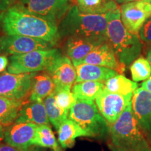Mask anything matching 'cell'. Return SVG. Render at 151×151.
<instances>
[{
	"label": "cell",
	"instance_id": "3957f363",
	"mask_svg": "<svg viewBox=\"0 0 151 151\" xmlns=\"http://www.w3.org/2000/svg\"><path fill=\"white\" fill-rule=\"evenodd\" d=\"M107 39L119 62L125 67L137 59L142 50L139 35L128 31L122 23L120 6L109 14Z\"/></svg>",
	"mask_w": 151,
	"mask_h": 151
},
{
	"label": "cell",
	"instance_id": "9c48e42d",
	"mask_svg": "<svg viewBox=\"0 0 151 151\" xmlns=\"http://www.w3.org/2000/svg\"><path fill=\"white\" fill-rule=\"evenodd\" d=\"M35 73L0 74V97L24 99L30 93Z\"/></svg>",
	"mask_w": 151,
	"mask_h": 151
},
{
	"label": "cell",
	"instance_id": "30bf717a",
	"mask_svg": "<svg viewBox=\"0 0 151 151\" xmlns=\"http://www.w3.org/2000/svg\"><path fill=\"white\" fill-rule=\"evenodd\" d=\"M121 20L131 33L139 35L141 28L151 17V4L148 0L131 1L120 6Z\"/></svg>",
	"mask_w": 151,
	"mask_h": 151
},
{
	"label": "cell",
	"instance_id": "277c9868",
	"mask_svg": "<svg viewBox=\"0 0 151 151\" xmlns=\"http://www.w3.org/2000/svg\"><path fill=\"white\" fill-rule=\"evenodd\" d=\"M109 128L113 146L127 150H151L148 134L134 114L132 102Z\"/></svg>",
	"mask_w": 151,
	"mask_h": 151
},
{
	"label": "cell",
	"instance_id": "836d02e7",
	"mask_svg": "<svg viewBox=\"0 0 151 151\" xmlns=\"http://www.w3.org/2000/svg\"><path fill=\"white\" fill-rule=\"evenodd\" d=\"M4 141V129L1 124H0V143Z\"/></svg>",
	"mask_w": 151,
	"mask_h": 151
},
{
	"label": "cell",
	"instance_id": "d6a6232c",
	"mask_svg": "<svg viewBox=\"0 0 151 151\" xmlns=\"http://www.w3.org/2000/svg\"><path fill=\"white\" fill-rule=\"evenodd\" d=\"M113 151H151V150H127V149L116 148V147H112Z\"/></svg>",
	"mask_w": 151,
	"mask_h": 151
},
{
	"label": "cell",
	"instance_id": "6da1fadb",
	"mask_svg": "<svg viewBox=\"0 0 151 151\" xmlns=\"http://www.w3.org/2000/svg\"><path fill=\"white\" fill-rule=\"evenodd\" d=\"M0 27L5 35L42 39L54 46L60 39L56 23L28 12L16 4L1 11Z\"/></svg>",
	"mask_w": 151,
	"mask_h": 151
},
{
	"label": "cell",
	"instance_id": "5b68a950",
	"mask_svg": "<svg viewBox=\"0 0 151 151\" xmlns=\"http://www.w3.org/2000/svg\"><path fill=\"white\" fill-rule=\"evenodd\" d=\"M68 118L83 130L86 137L103 138L109 133V124L94 101L77 100L69 111Z\"/></svg>",
	"mask_w": 151,
	"mask_h": 151
},
{
	"label": "cell",
	"instance_id": "cb8c5ba5",
	"mask_svg": "<svg viewBox=\"0 0 151 151\" xmlns=\"http://www.w3.org/2000/svg\"><path fill=\"white\" fill-rule=\"evenodd\" d=\"M138 85L123 75H116L104 82V89L113 93L124 96H132L137 89Z\"/></svg>",
	"mask_w": 151,
	"mask_h": 151
},
{
	"label": "cell",
	"instance_id": "83f0119b",
	"mask_svg": "<svg viewBox=\"0 0 151 151\" xmlns=\"http://www.w3.org/2000/svg\"><path fill=\"white\" fill-rule=\"evenodd\" d=\"M54 94L58 105L69 112L77 101L72 92H71V88H56Z\"/></svg>",
	"mask_w": 151,
	"mask_h": 151
},
{
	"label": "cell",
	"instance_id": "f1b7e54d",
	"mask_svg": "<svg viewBox=\"0 0 151 151\" xmlns=\"http://www.w3.org/2000/svg\"><path fill=\"white\" fill-rule=\"evenodd\" d=\"M139 37L142 43H145L148 47L151 46V17L146 20L141 28Z\"/></svg>",
	"mask_w": 151,
	"mask_h": 151
},
{
	"label": "cell",
	"instance_id": "ffe728a7",
	"mask_svg": "<svg viewBox=\"0 0 151 151\" xmlns=\"http://www.w3.org/2000/svg\"><path fill=\"white\" fill-rule=\"evenodd\" d=\"M58 141L63 148H71L77 137H86L83 130L70 119L65 120L58 129Z\"/></svg>",
	"mask_w": 151,
	"mask_h": 151
},
{
	"label": "cell",
	"instance_id": "44dd1931",
	"mask_svg": "<svg viewBox=\"0 0 151 151\" xmlns=\"http://www.w3.org/2000/svg\"><path fill=\"white\" fill-rule=\"evenodd\" d=\"M76 5L85 14H105L118 8L115 0H77Z\"/></svg>",
	"mask_w": 151,
	"mask_h": 151
},
{
	"label": "cell",
	"instance_id": "7402d4cb",
	"mask_svg": "<svg viewBox=\"0 0 151 151\" xmlns=\"http://www.w3.org/2000/svg\"><path fill=\"white\" fill-rule=\"evenodd\" d=\"M104 89V82L83 81L75 83L71 92L76 100L93 101Z\"/></svg>",
	"mask_w": 151,
	"mask_h": 151
},
{
	"label": "cell",
	"instance_id": "f546056e",
	"mask_svg": "<svg viewBox=\"0 0 151 151\" xmlns=\"http://www.w3.org/2000/svg\"><path fill=\"white\" fill-rule=\"evenodd\" d=\"M9 65V58L6 55H0V73L4 72Z\"/></svg>",
	"mask_w": 151,
	"mask_h": 151
},
{
	"label": "cell",
	"instance_id": "ba28073f",
	"mask_svg": "<svg viewBox=\"0 0 151 151\" xmlns=\"http://www.w3.org/2000/svg\"><path fill=\"white\" fill-rule=\"evenodd\" d=\"M54 45L42 39L20 35H5L0 37V53L18 55L34 51L53 48Z\"/></svg>",
	"mask_w": 151,
	"mask_h": 151
},
{
	"label": "cell",
	"instance_id": "f35d334b",
	"mask_svg": "<svg viewBox=\"0 0 151 151\" xmlns=\"http://www.w3.org/2000/svg\"><path fill=\"white\" fill-rule=\"evenodd\" d=\"M76 1H77V0H71V1H72V2H74L75 4H76Z\"/></svg>",
	"mask_w": 151,
	"mask_h": 151
},
{
	"label": "cell",
	"instance_id": "2e32d148",
	"mask_svg": "<svg viewBox=\"0 0 151 151\" xmlns=\"http://www.w3.org/2000/svg\"><path fill=\"white\" fill-rule=\"evenodd\" d=\"M106 42L91 38L82 37H68L66 42L67 55L72 61L74 67L80 65L86 57L101 43Z\"/></svg>",
	"mask_w": 151,
	"mask_h": 151
},
{
	"label": "cell",
	"instance_id": "4316f807",
	"mask_svg": "<svg viewBox=\"0 0 151 151\" xmlns=\"http://www.w3.org/2000/svg\"><path fill=\"white\" fill-rule=\"evenodd\" d=\"M132 78L135 82L146 81L151 76V65L146 58H138L129 67Z\"/></svg>",
	"mask_w": 151,
	"mask_h": 151
},
{
	"label": "cell",
	"instance_id": "e575fe53",
	"mask_svg": "<svg viewBox=\"0 0 151 151\" xmlns=\"http://www.w3.org/2000/svg\"><path fill=\"white\" fill-rule=\"evenodd\" d=\"M8 8H9V6L5 3L3 0H0V10L3 11Z\"/></svg>",
	"mask_w": 151,
	"mask_h": 151
},
{
	"label": "cell",
	"instance_id": "9a60e30c",
	"mask_svg": "<svg viewBox=\"0 0 151 151\" xmlns=\"http://www.w3.org/2000/svg\"><path fill=\"white\" fill-rule=\"evenodd\" d=\"M134 114L147 134L151 132V92L143 88H137L132 99Z\"/></svg>",
	"mask_w": 151,
	"mask_h": 151
},
{
	"label": "cell",
	"instance_id": "4dcf8cb0",
	"mask_svg": "<svg viewBox=\"0 0 151 151\" xmlns=\"http://www.w3.org/2000/svg\"><path fill=\"white\" fill-rule=\"evenodd\" d=\"M0 151H31L29 148L27 149H20L16 148V147L11 146L9 144H4V143H0Z\"/></svg>",
	"mask_w": 151,
	"mask_h": 151
},
{
	"label": "cell",
	"instance_id": "4fadbf2b",
	"mask_svg": "<svg viewBox=\"0 0 151 151\" xmlns=\"http://www.w3.org/2000/svg\"><path fill=\"white\" fill-rule=\"evenodd\" d=\"M37 124L15 122L4 129V141L11 146L27 149L34 145Z\"/></svg>",
	"mask_w": 151,
	"mask_h": 151
},
{
	"label": "cell",
	"instance_id": "8fae6325",
	"mask_svg": "<svg viewBox=\"0 0 151 151\" xmlns=\"http://www.w3.org/2000/svg\"><path fill=\"white\" fill-rule=\"evenodd\" d=\"M132 96L110 92L105 89L96 98V105L109 125L118 120L127 106L132 102Z\"/></svg>",
	"mask_w": 151,
	"mask_h": 151
},
{
	"label": "cell",
	"instance_id": "1f68e13d",
	"mask_svg": "<svg viewBox=\"0 0 151 151\" xmlns=\"http://www.w3.org/2000/svg\"><path fill=\"white\" fill-rule=\"evenodd\" d=\"M141 88L146 90L147 91L151 92V76H150V78L145 81H143L142 84H141Z\"/></svg>",
	"mask_w": 151,
	"mask_h": 151
},
{
	"label": "cell",
	"instance_id": "74e56055",
	"mask_svg": "<svg viewBox=\"0 0 151 151\" xmlns=\"http://www.w3.org/2000/svg\"><path fill=\"white\" fill-rule=\"evenodd\" d=\"M147 58L146 59L148 60V62H150V65H151V46L149 47L148 50V52H147Z\"/></svg>",
	"mask_w": 151,
	"mask_h": 151
},
{
	"label": "cell",
	"instance_id": "ac0fdd59",
	"mask_svg": "<svg viewBox=\"0 0 151 151\" xmlns=\"http://www.w3.org/2000/svg\"><path fill=\"white\" fill-rule=\"evenodd\" d=\"M76 83L83 81H101L105 82L111 77L118 75V72L109 68L89 64H80L76 66Z\"/></svg>",
	"mask_w": 151,
	"mask_h": 151
},
{
	"label": "cell",
	"instance_id": "8d00e7d4",
	"mask_svg": "<svg viewBox=\"0 0 151 151\" xmlns=\"http://www.w3.org/2000/svg\"><path fill=\"white\" fill-rule=\"evenodd\" d=\"M3 1L9 6V7H10L11 6L15 4V2H16V0H3Z\"/></svg>",
	"mask_w": 151,
	"mask_h": 151
},
{
	"label": "cell",
	"instance_id": "e0dca14e",
	"mask_svg": "<svg viewBox=\"0 0 151 151\" xmlns=\"http://www.w3.org/2000/svg\"><path fill=\"white\" fill-rule=\"evenodd\" d=\"M16 122L32 123L37 125L48 124L49 120L43 101H35L24 104L19 111Z\"/></svg>",
	"mask_w": 151,
	"mask_h": 151
},
{
	"label": "cell",
	"instance_id": "603a6c76",
	"mask_svg": "<svg viewBox=\"0 0 151 151\" xmlns=\"http://www.w3.org/2000/svg\"><path fill=\"white\" fill-rule=\"evenodd\" d=\"M23 105V99L0 97V124L6 127L15 122Z\"/></svg>",
	"mask_w": 151,
	"mask_h": 151
},
{
	"label": "cell",
	"instance_id": "d4e9b609",
	"mask_svg": "<svg viewBox=\"0 0 151 151\" xmlns=\"http://www.w3.org/2000/svg\"><path fill=\"white\" fill-rule=\"evenodd\" d=\"M48 120L55 128L58 130L61 124L67 120L69 116V111L61 108L57 103L55 94H52L43 100Z\"/></svg>",
	"mask_w": 151,
	"mask_h": 151
},
{
	"label": "cell",
	"instance_id": "d590c367",
	"mask_svg": "<svg viewBox=\"0 0 151 151\" xmlns=\"http://www.w3.org/2000/svg\"><path fill=\"white\" fill-rule=\"evenodd\" d=\"M143 1V0H116V1L119 4H124L127 2H131V1Z\"/></svg>",
	"mask_w": 151,
	"mask_h": 151
},
{
	"label": "cell",
	"instance_id": "7a4b0ae2",
	"mask_svg": "<svg viewBox=\"0 0 151 151\" xmlns=\"http://www.w3.org/2000/svg\"><path fill=\"white\" fill-rule=\"evenodd\" d=\"M109 14H82L73 4L58 24L60 37H82L108 41Z\"/></svg>",
	"mask_w": 151,
	"mask_h": 151
},
{
	"label": "cell",
	"instance_id": "d6986e66",
	"mask_svg": "<svg viewBox=\"0 0 151 151\" xmlns=\"http://www.w3.org/2000/svg\"><path fill=\"white\" fill-rule=\"evenodd\" d=\"M55 89V83L48 73H36L33 77L29 101H43L53 94Z\"/></svg>",
	"mask_w": 151,
	"mask_h": 151
},
{
	"label": "cell",
	"instance_id": "7c38bea8",
	"mask_svg": "<svg viewBox=\"0 0 151 151\" xmlns=\"http://www.w3.org/2000/svg\"><path fill=\"white\" fill-rule=\"evenodd\" d=\"M46 71L51 76L56 88H71L76 82V67L70 58L61 52L52 60Z\"/></svg>",
	"mask_w": 151,
	"mask_h": 151
},
{
	"label": "cell",
	"instance_id": "8992f818",
	"mask_svg": "<svg viewBox=\"0 0 151 151\" xmlns=\"http://www.w3.org/2000/svg\"><path fill=\"white\" fill-rule=\"evenodd\" d=\"M60 53L58 49L53 48L11 55L7 72L18 74L46 71L52 60Z\"/></svg>",
	"mask_w": 151,
	"mask_h": 151
},
{
	"label": "cell",
	"instance_id": "ab89813d",
	"mask_svg": "<svg viewBox=\"0 0 151 151\" xmlns=\"http://www.w3.org/2000/svg\"><path fill=\"white\" fill-rule=\"evenodd\" d=\"M148 1H149V2H150V4H151V0H148Z\"/></svg>",
	"mask_w": 151,
	"mask_h": 151
},
{
	"label": "cell",
	"instance_id": "484cf974",
	"mask_svg": "<svg viewBox=\"0 0 151 151\" xmlns=\"http://www.w3.org/2000/svg\"><path fill=\"white\" fill-rule=\"evenodd\" d=\"M34 145L43 148H51L54 151H60L55 136L48 124L37 126Z\"/></svg>",
	"mask_w": 151,
	"mask_h": 151
},
{
	"label": "cell",
	"instance_id": "5bb4252c",
	"mask_svg": "<svg viewBox=\"0 0 151 151\" xmlns=\"http://www.w3.org/2000/svg\"><path fill=\"white\" fill-rule=\"evenodd\" d=\"M81 64H89L109 68L118 73H123L125 69V66L119 62L109 41L95 47L86 57Z\"/></svg>",
	"mask_w": 151,
	"mask_h": 151
},
{
	"label": "cell",
	"instance_id": "52a82bcc",
	"mask_svg": "<svg viewBox=\"0 0 151 151\" xmlns=\"http://www.w3.org/2000/svg\"><path fill=\"white\" fill-rule=\"evenodd\" d=\"M71 2V0H18L16 4L58 25L72 6Z\"/></svg>",
	"mask_w": 151,
	"mask_h": 151
}]
</instances>
